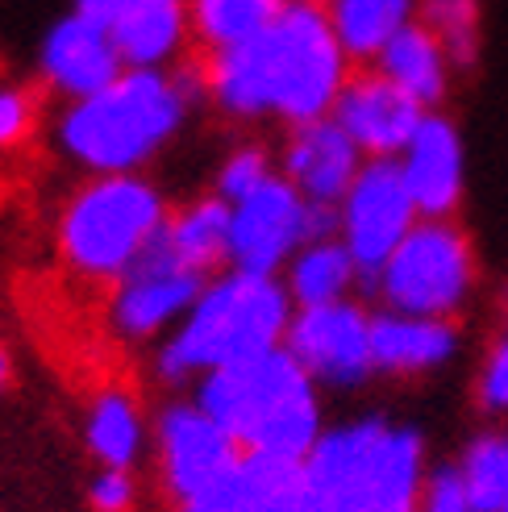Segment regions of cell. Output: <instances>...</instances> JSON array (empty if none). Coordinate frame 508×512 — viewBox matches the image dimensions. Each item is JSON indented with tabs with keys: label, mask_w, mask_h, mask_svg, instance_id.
<instances>
[{
	"label": "cell",
	"mask_w": 508,
	"mask_h": 512,
	"mask_svg": "<svg viewBox=\"0 0 508 512\" xmlns=\"http://www.w3.org/2000/svg\"><path fill=\"white\" fill-rule=\"evenodd\" d=\"M163 221L167 200L138 171L92 175L59 217V254L75 275L117 284Z\"/></svg>",
	"instance_id": "6"
},
{
	"label": "cell",
	"mask_w": 508,
	"mask_h": 512,
	"mask_svg": "<svg viewBox=\"0 0 508 512\" xmlns=\"http://www.w3.org/2000/svg\"><path fill=\"white\" fill-rule=\"evenodd\" d=\"M375 71H384L396 88H404L429 113L442 109V100L450 96V84H454V67L446 59L442 42L429 34L421 21L404 25V30L379 50Z\"/></svg>",
	"instance_id": "20"
},
{
	"label": "cell",
	"mask_w": 508,
	"mask_h": 512,
	"mask_svg": "<svg viewBox=\"0 0 508 512\" xmlns=\"http://www.w3.org/2000/svg\"><path fill=\"white\" fill-rule=\"evenodd\" d=\"M284 288L296 309H317V304L350 300L359 288V267L342 238L309 242L296 250V259L284 267Z\"/></svg>",
	"instance_id": "23"
},
{
	"label": "cell",
	"mask_w": 508,
	"mask_h": 512,
	"mask_svg": "<svg viewBox=\"0 0 508 512\" xmlns=\"http://www.w3.org/2000/svg\"><path fill=\"white\" fill-rule=\"evenodd\" d=\"M425 438L413 425L363 417L325 429L304 454L296 512H388L409 508L425 483Z\"/></svg>",
	"instance_id": "3"
},
{
	"label": "cell",
	"mask_w": 508,
	"mask_h": 512,
	"mask_svg": "<svg viewBox=\"0 0 508 512\" xmlns=\"http://www.w3.org/2000/svg\"><path fill=\"white\" fill-rule=\"evenodd\" d=\"M388 512H417V504H409V508H388Z\"/></svg>",
	"instance_id": "36"
},
{
	"label": "cell",
	"mask_w": 508,
	"mask_h": 512,
	"mask_svg": "<svg viewBox=\"0 0 508 512\" xmlns=\"http://www.w3.org/2000/svg\"><path fill=\"white\" fill-rule=\"evenodd\" d=\"M84 438H88V450L100 467L134 471V463L142 458V442H146L138 400L125 388H105L88 408Z\"/></svg>",
	"instance_id": "24"
},
{
	"label": "cell",
	"mask_w": 508,
	"mask_h": 512,
	"mask_svg": "<svg viewBox=\"0 0 508 512\" xmlns=\"http://www.w3.org/2000/svg\"><path fill=\"white\" fill-rule=\"evenodd\" d=\"M421 0H334L325 13L350 63H375L404 25L417 21Z\"/></svg>",
	"instance_id": "21"
},
{
	"label": "cell",
	"mask_w": 508,
	"mask_h": 512,
	"mask_svg": "<svg viewBox=\"0 0 508 512\" xmlns=\"http://www.w3.org/2000/svg\"><path fill=\"white\" fill-rule=\"evenodd\" d=\"M475 400L484 413L508 417V329L492 338L484 354V367H479V379H475Z\"/></svg>",
	"instance_id": "29"
},
{
	"label": "cell",
	"mask_w": 508,
	"mask_h": 512,
	"mask_svg": "<svg viewBox=\"0 0 508 512\" xmlns=\"http://www.w3.org/2000/svg\"><path fill=\"white\" fill-rule=\"evenodd\" d=\"M200 63H205V100L221 117H275L288 130L334 113V100L354 71L329 13L309 0H288L263 34L230 50H213Z\"/></svg>",
	"instance_id": "1"
},
{
	"label": "cell",
	"mask_w": 508,
	"mask_h": 512,
	"mask_svg": "<svg viewBox=\"0 0 508 512\" xmlns=\"http://www.w3.org/2000/svg\"><path fill=\"white\" fill-rule=\"evenodd\" d=\"M284 346L309 371L317 388L350 392V388H363L375 375L371 313L354 296L338 304H317V309H296Z\"/></svg>",
	"instance_id": "10"
},
{
	"label": "cell",
	"mask_w": 508,
	"mask_h": 512,
	"mask_svg": "<svg viewBox=\"0 0 508 512\" xmlns=\"http://www.w3.org/2000/svg\"><path fill=\"white\" fill-rule=\"evenodd\" d=\"M304 200L284 175H271L259 192L234 204L230 221V271L279 275L304 246Z\"/></svg>",
	"instance_id": "11"
},
{
	"label": "cell",
	"mask_w": 508,
	"mask_h": 512,
	"mask_svg": "<svg viewBox=\"0 0 508 512\" xmlns=\"http://www.w3.org/2000/svg\"><path fill=\"white\" fill-rule=\"evenodd\" d=\"M396 163H400L404 184H409V192L417 200V213L425 221H446V217L459 213V200H463V138H459V125H454L442 109L425 113L413 142L404 146V155Z\"/></svg>",
	"instance_id": "17"
},
{
	"label": "cell",
	"mask_w": 508,
	"mask_h": 512,
	"mask_svg": "<svg viewBox=\"0 0 508 512\" xmlns=\"http://www.w3.org/2000/svg\"><path fill=\"white\" fill-rule=\"evenodd\" d=\"M192 400L242 450L304 458L325 433L317 383L288 354V346L200 375Z\"/></svg>",
	"instance_id": "4"
},
{
	"label": "cell",
	"mask_w": 508,
	"mask_h": 512,
	"mask_svg": "<svg viewBox=\"0 0 508 512\" xmlns=\"http://www.w3.org/2000/svg\"><path fill=\"white\" fill-rule=\"evenodd\" d=\"M209 279L213 275L196 271L180 259V250L171 246L167 221H163V229L142 246V254L117 279L109 321L117 334L130 342L155 338L159 329L184 321V313L200 300V292L209 288Z\"/></svg>",
	"instance_id": "9"
},
{
	"label": "cell",
	"mask_w": 508,
	"mask_h": 512,
	"mask_svg": "<svg viewBox=\"0 0 508 512\" xmlns=\"http://www.w3.org/2000/svg\"><path fill=\"white\" fill-rule=\"evenodd\" d=\"M288 0H188V21H192V42L213 55V50H230L284 13Z\"/></svg>",
	"instance_id": "25"
},
{
	"label": "cell",
	"mask_w": 508,
	"mask_h": 512,
	"mask_svg": "<svg viewBox=\"0 0 508 512\" xmlns=\"http://www.w3.org/2000/svg\"><path fill=\"white\" fill-rule=\"evenodd\" d=\"M421 221L417 200L404 184L396 159H367L354 175L350 192L342 196V242L359 267V292L371 296L375 279L392 259V250L409 238Z\"/></svg>",
	"instance_id": "8"
},
{
	"label": "cell",
	"mask_w": 508,
	"mask_h": 512,
	"mask_svg": "<svg viewBox=\"0 0 508 512\" xmlns=\"http://www.w3.org/2000/svg\"><path fill=\"white\" fill-rule=\"evenodd\" d=\"M296 304L279 275L221 271L159 350V375L188 383L284 346Z\"/></svg>",
	"instance_id": "5"
},
{
	"label": "cell",
	"mask_w": 508,
	"mask_h": 512,
	"mask_svg": "<svg viewBox=\"0 0 508 512\" xmlns=\"http://www.w3.org/2000/svg\"><path fill=\"white\" fill-rule=\"evenodd\" d=\"M196 100H205V63L125 67L96 96L71 100L59 117L63 155L92 175H125L146 167L184 130Z\"/></svg>",
	"instance_id": "2"
},
{
	"label": "cell",
	"mask_w": 508,
	"mask_h": 512,
	"mask_svg": "<svg viewBox=\"0 0 508 512\" xmlns=\"http://www.w3.org/2000/svg\"><path fill=\"white\" fill-rule=\"evenodd\" d=\"M271 175H275L271 155H267L259 142H246V146H238V150H230V155H225V163H221V171H217V188H213V192H217L221 200L238 204V200H246L250 192H259Z\"/></svg>",
	"instance_id": "28"
},
{
	"label": "cell",
	"mask_w": 508,
	"mask_h": 512,
	"mask_svg": "<svg viewBox=\"0 0 508 512\" xmlns=\"http://www.w3.org/2000/svg\"><path fill=\"white\" fill-rule=\"evenodd\" d=\"M304 496V458L242 450L238 463L175 512H296Z\"/></svg>",
	"instance_id": "15"
},
{
	"label": "cell",
	"mask_w": 508,
	"mask_h": 512,
	"mask_svg": "<svg viewBox=\"0 0 508 512\" xmlns=\"http://www.w3.org/2000/svg\"><path fill=\"white\" fill-rule=\"evenodd\" d=\"M459 471L467 483L471 512H504L508 508V442L504 433H479L467 442Z\"/></svg>",
	"instance_id": "27"
},
{
	"label": "cell",
	"mask_w": 508,
	"mask_h": 512,
	"mask_svg": "<svg viewBox=\"0 0 508 512\" xmlns=\"http://www.w3.org/2000/svg\"><path fill=\"white\" fill-rule=\"evenodd\" d=\"M88 504H92V512H134V504H138L134 471L100 467L88 483Z\"/></svg>",
	"instance_id": "32"
},
{
	"label": "cell",
	"mask_w": 508,
	"mask_h": 512,
	"mask_svg": "<svg viewBox=\"0 0 508 512\" xmlns=\"http://www.w3.org/2000/svg\"><path fill=\"white\" fill-rule=\"evenodd\" d=\"M309 5H317V9H329V5H334V0H309Z\"/></svg>",
	"instance_id": "35"
},
{
	"label": "cell",
	"mask_w": 508,
	"mask_h": 512,
	"mask_svg": "<svg viewBox=\"0 0 508 512\" xmlns=\"http://www.w3.org/2000/svg\"><path fill=\"white\" fill-rule=\"evenodd\" d=\"M504 442H508V433H504Z\"/></svg>",
	"instance_id": "37"
},
{
	"label": "cell",
	"mask_w": 508,
	"mask_h": 512,
	"mask_svg": "<svg viewBox=\"0 0 508 512\" xmlns=\"http://www.w3.org/2000/svg\"><path fill=\"white\" fill-rule=\"evenodd\" d=\"M125 71V59L109 34V25H100L84 13H67L46 30L42 50H38V75L50 92L67 100L96 96L109 88Z\"/></svg>",
	"instance_id": "14"
},
{
	"label": "cell",
	"mask_w": 508,
	"mask_h": 512,
	"mask_svg": "<svg viewBox=\"0 0 508 512\" xmlns=\"http://www.w3.org/2000/svg\"><path fill=\"white\" fill-rule=\"evenodd\" d=\"M363 163H367L363 150L350 142V134L334 117L292 125L284 150H279V175L304 200H325V204H342Z\"/></svg>",
	"instance_id": "16"
},
{
	"label": "cell",
	"mask_w": 508,
	"mask_h": 512,
	"mask_svg": "<svg viewBox=\"0 0 508 512\" xmlns=\"http://www.w3.org/2000/svg\"><path fill=\"white\" fill-rule=\"evenodd\" d=\"M504 512H508V508H504Z\"/></svg>",
	"instance_id": "38"
},
{
	"label": "cell",
	"mask_w": 508,
	"mask_h": 512,
	"mask_svg": "<svg viewBox=\"0 0 508 512\" xmlns=\"http://www.w3.org/2000/svg\"><path fill=\"white\" fill-rule=\"evenodd\" d=\"M425 113L429 109H421L409 92L396 88L384 71L354 67L329 117L363 150V159H400Z\"/></svg>",
	"instance_id": "13"
},
{
	"label": "cell",
	"mask_w": 508,
	"mask_h": 512,
	"mask_svg": "<svg viewBox=\"0 0 508 512\" xmlns=\"http://www.w3.org/2000/svg\"><path fill=\"white\" fill-rule=\"evenodd\" d=\"M417 21L442 42L454 75H471L479 67V42H484V5L479 0H421Z\"/></svg>",
	"instance_id": "26"
},
{
	"label": "cell",
	"mask_w": 508,
	"mask_h": 512,
	"mask_svg": "<svg viewBox=\"0 0 508 512\" xmlns=\"http://www.w3.org/2000/svg\"><path fill=\"white\" fill-rule=\"evenodd\" d=\"M109 34L121 50L125 67H167L184 55L192 38L188 0H134Z\"/></svg>",
	"instance_id": "19"
},
{
	"label": "cell",
	"mask_w": 508,
	"mask_h": 512,
	"mask_svg": "<svg viewBox=\"0 0 508 512\" xmlns=\"http://www.w3.org/2000/svg\"><path fill=\"white\" fill-rule=\"evenodd\" d=\"M9 383H13V354L0 346V396L9 392Z\"/></svg>",
	"instance_id": "34"
},
{
	"label": "cell",
	"mask_w": 508,
	"mask_h": 512,
	"mask_svg": "<svg viewBox=\"0 0 508 512\" xmlns=\"http://www.w3.org/2000/svg\"><path fill=\"white\" fill-rule=\"evenodd\" d=\"M417 512H471L467 500V483L459 463H438L425 471L421 496H417Z\"/></svg>",
	"instance_id": "30"
},
{
	"label": "cell",
	"mask_w": 508,
	"mask_h": 512,
	"mask_svg": "<svg viewBox=\"0 0 508 512\" xmlns=\"http://www.w3.org/2000/svg\"><path fill=\"white\" fill-rule=\"evenodd\" d=\"M230 221L234 204L209 192L200 200H188L184 209L167 213V238L188 267L217 275L221 267H230Z\"/></svg>",
	"instance_id": "22"
},
{
	"label": "cell",
	"mask_w": 508,
	"mask_h": 512,
	"mask_svg": "<svg viewBox=\"0 0 508 512\" xmlns=\"http://www.w3.org/2000/svg\"><path fill=\"white\" fill-rule=\"evenodd\" d=\"M475 288V250L454 217L417 221L375 279V300L409 317H459Z\"/></svg>",
	"instance_id": "7"
},
{
	"label": "cell",
	"mask_w": 508,
	"mask_h": 512,
	"mask_svg": "<svg viewBox=\"0 0 508 512\" xmlns=\"http://www.w3.org/2000/svg\"><path fill=\"white\" fill-rule=\"evenodd\" d=\"M38 121V100L30 88L0 80V150H13L34 134Z\"/></svg>",
	"instance_id": "31"
},
{
	"label": "cell",
	"mask_w": 508,
	"mask_h": 512,
	"mask_svg": "<svg viewBox=\"0 0 508 512\" xmlns=\"http://www.w3.org/2000/svg\"><path fill=\"white\" fill-rule=\"evenodd\" d=\"M130 5L134 0H75V13H84V17L100 21V25H113Z\"/></svg>",
	"instance_id": "33"
},
{
	"label": "cell",
	"mask_w": 508,
	"mask_h": 512,
	"mask_svg": "<svg viewBox=\"0 0 508 512\" xmlns=\"http://www.w3.org/2000/svg\"><path fill=\"white\" fill-rule=\"evenodd\" d=\"M459 354L454 317H409L379 309L371 313V358L375 375H429Z\"/></svg>",
	"instance_id": "18"
},
{
	"label": "cell",
	"mask_w": 508,
	"mask_h": 512,
	"mask_svg": "<svg viewBox=\"0 0 508 512\" xmlns=\"http://www.w3.org/2000/svg\"><path fill=\"white\" fill-rule=\"evenodd\" d=\"M155 438H159L163 488L175 504L205 492L209 483H217L242 458V446L196 400L192 404H184V400L167 404L159 413Z\"/></svg>",
	"instance_id": "12"
}]
</instances>
